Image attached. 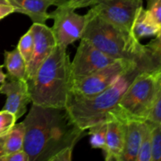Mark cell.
Listing matches in <instances>:
<instances>
[{
	"instance_id": "obj_1",
	"label": "cell",
	"mask_w": 161,
	"mask_h": 161,
	"mask_svg": "<svg viewBox=\"0 0 161 161\" xmlns=\"http://www.w3.org/2000/svg\"><path fill=\"white\" fill-rule=\"evenodd\" d=\"M23 124L24 150L29 161H50L59 151L75 147L86 134L73 122L65 108L32 104Z\"/></svg>"
},
{
	"instance_id": "obj_2",
	"label": "cell",
	"mask_w": 161,
	"mask_h": 161,
	"mask_svg": "<svg viewBox=\"0 0 161 161\" xmlns=\"http://www.w3.org/2000/svg\"><path fill=\"white\" fill-rule=\"evenodd\" d=\"M27 83L31 104L44 107L65 108L73 86L67 48L56 45L35 76Z\"/></svg>"
},
{
	"instance_id": "obj_3",
	"label": "cell",
	"mask_w": 161,
	"mask_h": 161,
	"mask_svg": "<svg viewBox=\"0 0 161 161\" xmlns=\"http://www.w3.org/2000/svg\"><path fill=\"white\" fill-rule=\"evenodd\" d=\"M85 16L86 24L81 39L91 42L114 60L134 62L142 72L145 47L140 40L134 35L108 23L91 9Z\"/></svg>"
},
{
	"instance_id": "obj_4",
	"label": "cell",
	"mask_w": 161,
	"mask_h": 161,
	"mask_svg": "<svg viewBox=\"0 0 161 161\" xmlns=\"http://www.w3.org/2000/svg\"><path fill=\"white\" fill-rule=\"evenodd\" d=\"M139 72L138 69L130 70L109 87L94 96L83 97L71 94L65 108L73 122L81 130H86L95 124L108 120V114Z\"/></svg>"
},
{
	"instance_id": "obj_5",
	"label": "cell",
	"mask_w": 161,
	"mask_h": 161,
	"mask_svg": "<svg viewBox=\"0 0 161 161\" xmlns=\"http://www.w3.org/2000/svg\"><path fill=\"white\" fill-rule=\"evenodd\" d=\"M158 82V73L141 72L135 77L108 116L124 123L147 120Z\"/></svg>"
},
{
	"instance_id": "obj_6",
	"label": "cell",
	"mask_w": 161,
	"mask_h": 161,
	"mask_svg": "<svg viewBox=\"0 0 161 161\" xmlns=\"http://www.w3.org/2000/svg\"><path fill=\"white\" fill-rule=\"evenodd\" d=\"M134 69H138L134 62L126 60H116L85 78L73 81L72 94L83 97L95 95L106 90L119 77Z\"/></svg>"
},
{
	"instance_id": "obj_7",
	"label": "cell",
	"mask_w": 161,
	"mask_h": 161,
	"mask_svg": "<svg viewBox=\"0 0 161 161\" xmlns=\"http://www.w3.org/2000/svg\"><path fill=\"white\" fill-rule=\"evenodd\" d=\"M142 0H97L91 10L108 23L130 34Z\"/></svg>"
},
{
	"instance_id": "obj_8",
	"label": "cell",
	"mask_w": 161,
	"mask_h": 161,
	"mask_svg": "<svg viewBox=\"0 0 161 161\" xmlns=\"http://www.w3.org/2000/svg\"><path fill=\"white\" fill-rule=\"evenodd\" d=\"M53 20L52 27L57 45L67 48L68 46L81 39L86 24V16L80 15L65 3L57 6L50 14Z\"/></svg>"
},
{
	"instance_id": "obj_9",
	"label": "cell",
	"mask_w": 161,
	"mask_h": 161,
	"mask_svg": "<svg viewBox=\"0 0 161 161\" xmlns=\"http://www.w3.org/2000/svg\"><path fill=\"white\" fill-rule=\"evenodd\" d=\"M116 60L110 58L85 39H80L71 69L73 81L80 80L106 67Z\"/></svg>"
},
{
	"instance_id": "obj_10",
	"label": "cell",
	"mask_w": 161,
	"mask_h": 161,
	"mask_svg": "<svg viewBox=\"0 0 161 161\" xmlns=\"http://www.w3.org/2000/svg\"><path fill=\"white\" fill-rule=\"evenodd\" d=\"M30 30L32 32L34 49L31 61L28 65L27 81L35 76L39 68L50 56L57 45L52 28H49L46 24L33 23Z\"/></svg>"
},
{
	"instance_id": "obj_11",
	"label": "cell",
	"mask_w": 161,
	"mask_h": 161,
	"mask_svg": "<svg viewBox=\"0 0 161 161\" xmlns=\"http://www.w3.org/2000/svg\"><path fill=\"white\" fill-rule=\"evenodd\" d=\"M0 94L6 96V102L3 109L15 115L17 119L24 116L27 107L31 103L27 81L6 77L0 86Z\"/></svg>"
},
{
	"instance_id": "obj_12",
	"label": "cell",
	"mask_w": 161,
	"mask_h": 161,
	"mask_svg": "<svg viewBox=\"0 0 161 161\" xmlns=\"http://www.w3.org/2000/svg\"><path fill=\"white\" fill-rule=\"evenodd\" d=\"M126 123L108 116L107 120L106 145L104 151L107 161H120L125 144Z\"/></svg>"
},
{
	"instance_id": "obj_13",
	"label": "cell",
	"mask_w": 161,
	"mask_h": 161,
	"mask_svg": "<svg viewBox=\"0 0 161 161\" xmlns=\"http://www.w3.org/2000/svg\"><path fill=\"white\" fill-rule=\"evenodd\" d=\"M66 0H7L8 4L12 6L14 13L27 15L33 23L46 24L50 18L47 12L51 6H59Z\"/></svg>"
},
{
	"instance_id": "obj_14",
	"label": "cell",
	"mask_w": 161,
	"mask_h": 161,
	"mask_svg": "<svg viewBox=\"0 0 161 161\" xmlns=\"http://www.w3.org/2000/svg\"><path fill=\"white\" fill-rule=\"evenodd\" d=\"M145 122L129 121L126 123L125 144L120 161H136L142 140Z\"/></svg>"
},
{
	"instance_id": "obj_15",
	"label": "cell",
	"mask_w": 161,
	"mask_h": 161,
	"mask_svg": "<svg viewBox=\"0 0 161 161\" xmlns=\"http://www.w3.org/2000/svg\"><path fill=\"white\" fill-rule=\"evenodd\" d=\"M161 31V26L153 18L150 13L142 6L137 14L133 25L134 36L141 40L142 39L157 36Z\"/></svg>"
},
{
	"instance_id": "obj_16",
	"label": "cell",
	"mask_w": 161,
	"mask_h": 161,
	"mask_svg": "<svg viewBox=\"0 0 161 161\" xmlns=\"http://www.w3.org/2000/svg\"><path fill=\"white\" fill-rule=\"evenodd\" d=\"M25 128L23 122L15 124L9 132L0 137V161L3 157L24 149Z\"/></svg>"
},
{
	"instance_id": "obj_17",
	"label": "cell",
	"mask_w": 161,
	"mask_h": 161,
	"mask_svg": "<svg viewBox=\"0 0 161 161\" xmlns=\"http://www.w3.org/2000/svg\"><path fill=\"white\" fill-rule=\"evenodd\" d=\"M142 64V72H161V31L146 45Z\"/></svg>"
},
{
	"instance_id": "obj_18",
	"label": "cell",
	"mask_w": 161,
	"mask_h": 161,
	"mask_svg": "<svg viewBox=\"0 0 161 161\" xmlns=\"http://www.w3.org/2000/svg\"><path fill=\"white\" fill-rule=\"evenodd\" d=\"M7 70V77L27 81V64L16 47L10 51L4 52V64Z\"/></svg>"
},
{
	"instance_id": "obj_19",
	"label": "cell",
	"mask_w": 161,
	"mask_h": 161,
	"mask_svg": "<svg viewBox=\"0 0 161 161\" xmlns=\"http://www.w3.org/2000/svg\"><path fill=\"white\" fill-rule=\"evenodd\" d=\"M90 137V144L94 149H100L105 151L106 145L107 121L95 124L88 129Z\"/></svg>"
},
{
	"instance_id": "obj_20",
	"label": "cell",
	"mask_w": 161,
	"mask_h": 161,
	"mask_svg": "<svg viewBox=\"0 0 161 161\" xmlns=\"http://www.w3.org/2000/svg\"><path fill=\"white\" fill-rule=\"evenodd\" d=\"M136 161H152V131L151 125L146 121L142 140Z\"/></svg>"
},
{
	"instance_id": "obj_21",
	"label": "cell",
	"mask_w": 161,
	"mask_h": 161,
	"mask_svg": "<svg viewBox=\"0 0 161 161\" xmlns=\"http://www.w3.org/2000/svg\"><path fill=\"white\" fill-rule=\"evenodd\" d=\"M17 48L18 51L20 52L25 62L26 63L27 68H28V65L31 62V58H32L33 49H34L33 36L30 28L25 34H24L21 36V38L19 40L18 44H17Z\"/></svg>"
},
{
	"instance_id": "obj_22",
	"label": "cell",
	"mask_w": 161,
	"mask_h": 161,
	"mask_svg": "<svg viewBox=\"0 0 161 161\" xmlns=\"http://www.w3.org/2000/svg\"><path fill=\"white\" fill-rule=\"evenodd\" d=\"M146 121L153 124H161V73H158L157 93L150 113Z\"/></svg>"
},
{
	"instance_id": "obj_23",
	"label": "cell",
	"mask_w": 161,
	"mask_h": 161,
	"mask_svg": "<svg viewBox=\"0 0 161 161\" xmlns=\"http://www.w3.org/2000/svg\"><path fill=\"white\" fill-rule=\"evenodd\" d=\"M150 125L152 131V161H161V124H150Z\"/></svg>"
},
{
	"instance_id": "obj_24",
	"label": "cell",
	"mask_w": 161,
	"mask_h": 161,
	"mask_svg": "<svg viewBox=\"0 0 161 161\" xmlns=\"http://www.w3.org/2000/svg\"><path fill=\"white\" fill-rule=\"evenodd\" d=\"M15 115L7 110L0 111V137L6 135L13 128L17 122Z\"/></svg>"
},
{
	"instance_id": "obj_25",
	"label": "cell",
	"mask_w": 161,
	"mask_h": 161,
	"mask_svg": "<svg viewBox=\"0 0 161 161\" xmlns=\"http://www.w3.org/2000/svg\"><path fill=\"white\" fill-rule=\"evenodd\" d=\"M146 9L161 26V0H147Z\"/></svg>"
},
{
	"instance_id": "obj_26",
	"label": "cell",
	"mask_w": 161,
	"mask_h": 161,
	"mask_svg": "<svg viewBox=\"0 0 161 161\" xmlns=\"http://www.w3.org/2000/svg\"><path fill=\"white\" fill-rule=\"evenodd\" d=\"M72 147H68L62 150L57 153L50 161H70L72 158V152H73Z\"/></svg>"
},
{
	"instance_id": "obj_27",
	"label": "cell",
	"mask_w": 161,
	"mask_h": 161,
	"mask_svg": "<svg viewBox=\"0 0 161 161\" xmlns=\"http://www.w3.org/2000/svg\"><path fill=\"white\" fill-rule=\"evenodd\" d=\"M97 0H66L65 3L75 10L79 8H84L87 6H92L95 4Z\"/></svg>"
},
{
	"instance_id": "obj_28",
	"label": "cell",
	"mask_w": 161,
	"mask_h": 161,
	"mask_svg": "<svg viewBox=\"0 0 161 161\" xmlns=\"http://www.w3.org/2000/svg\"><path fill=\"white\" fill-rule=\"evenodd\" d=\"M1 161H29V158L26 152L22 149L3 157L1 159Z\"/></svg>"
},
{
	"instance_id": "obj_29",
	"label": "cell",
	"mask_w": 161,
	"mask_h": 161,
	"mask_svg": "<svg viewBox=\"0 0 161 161\" xmlns=\"http://www.w3.org/2000/svg\"><path fill=\"white\" fill-rule=\"evenodd\" d=\"M14 13V9L9 4H0V20Z\"/></svg>"
},
{
	"instance_id": "obj_30",
	"label": "cell",
	"mask_w": 161,
	"mask_h": 161,
	"mask_svg": "<svg viewBox=\"0 0 161 161\" xmlns=\"http://www.w3.org/2000/svg\"><path fill=\"white\" fill-rule=\"evenodd\" d=\"M3 67H4V65H0V84H2L7 77V75L3 72Z\"/></svg>"
},
{
	"instance_id": "obj_31",
	"label": "cell",
	"mask_w": 161,
	"mask_h": 161,
	"mask_svg": "<svg viewBox=\"0 0 161 161\" xmlns=\"http://www.w3.org/2000/svg\"><path fill=\"white\" fill-rule=\"evenodd\" d=\"M0 4H8L7 0H0Z\"/></svg>"
},
{
	"instance_id": "obj_32",
	"label": "cell",
	"mask_w": 161,
	"mask_h": 161,
	"mask_svg": "<svg viewBox=\"0 0 161 161\" xmlns=\"http://www.w3.org/2000/svg\"><path fill=\"white\" fill-rule=\"evenodd\" d=\"M160 73H161V72H160Z\"/></svg>"
},
{
	"instance_id": "obj_33",
	"label": "cell",
	"mask_w": 161,
	"mask_h": 161,
	"mask_svg": "<svg viewBox=\"0 0 161 161\" xmlns=\"http://www.w3.org/2000/svg\"><path fill=\"white\" fill-rule=\"evenodd\" d=\"M142 1H143V0H142Z\"/></svg>"
}]
</instances>
